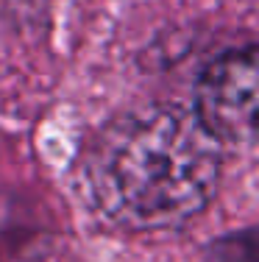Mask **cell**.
<instances>
[{
	"mask_svg": "<svg viewBox=\"0 0 259 262\" xmlns=\"http://www.w3.org/2000/svg\"><path fill=\"white\" fill-rule=\"evenodd\" d=\"M223 142L193 109L148 106L98 134L86 173L101 209L128 229H164L209 204Z\"/></svg>",
	"mask_w": 259,
	"mask_h": 262,
	"instance_id": "6da1fadb",
	"label": "cell"
},
{
	"mask_svg": "<svg viewBox=\"0 0 259 262\" xmlns=\"http://www.w3.org/2000/svg\"><path fill=\"white\" fill-rule=\"evenodd\" d=\"M198 120L218 137L248 140L256 115V48L245 45L229 51L206 67L195 98Z\"/></svg>",
	"mask_w": 259,
	"mask_h": 262,
	"instance_id": "7a4b0ae2",
	"label": "cell"
}]
</instances>
